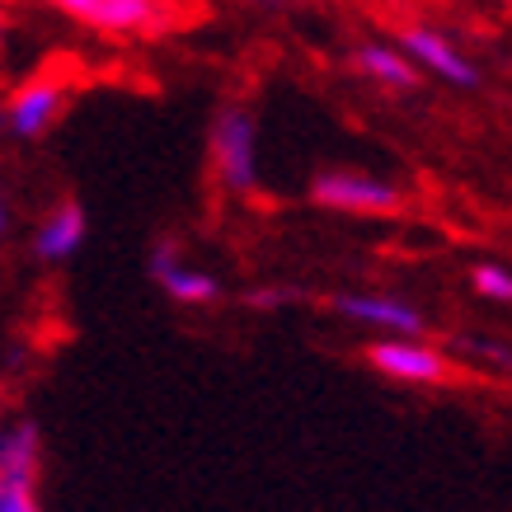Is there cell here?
<instances>
[{
    "instance_id": "e0dca14e",
    "label": "cell",
    "mask_w": 512,
    "mask_h": 512,
    "mask_svg": "<svg viewBox=\"0 0 512 512\" xmlns=\"http://www.w3.org/2000/svg\"><path fill=\"white\" fill-rule=\"evenodd\" d=\"M503 5H512V0H503Z\"/></svg>"
},
{
    "instance_id": "3957f363",
    "label": "cell",
    "mask_w": 512,
    "mask_h": 512,
    "mask_svg": "<svg viewBox=\"0 0 512 512\" xmlns=\"http://www.w3.org/2000/svg\"><path fill=\"white\" fill-rule=\"evenodd\" d=\"M66 104H71V80L62 71H33L5 94L0 104V118H5V132L19 141H38L47 137L52 127L62 123Z\"/></svg>"
},
{
    "instance_id": "2e32d148",
    "label": "cell",
    "mask_w": 512,
    "mask_h": 512,
    "mask_svg": "<svg viewBox=\"0 0 512 512\" xmlns=\"http://www.w3.org/2000/svg\"><path fill=\"white\" fill-rule=\"evenodd\" d=\"M503 362H508V372H512V353H508V357H503Z\"/></svg>"
},
{
    "instance_id": "ba28073f",
    "label": "cell",
    "mask_w": 512,
    "mask_h": 512,
    "mask_svg": "<svg viewBox=\"0 0 512 512\" xmlns=\"http://www.w3.org/2000/svg\"><path fill=\"white\" fill-rule=\"evenodd\" d=\"M52 5L109 38H146L165 24V0H52Z\"/></svg>"
},
{
    "instance_id": "9c48e42d",
    "label": "cell",
    "mask_w": 512,
    "mask_h": 512,
    "mask_svg": "<svg viewBox=\"0 0 512 512\" xmlns=\"http://www.w3.org/2000/svg\"><path fill=\"white\" fill-rule=\"evenodd\" d=\"M151 278L174 306H217L221 301V278L207 273L202 264H193L174 240H160L151 249Z\"/></svg>"
},
{
    "instance_id": "30bf717a",
    "label": "cell",
    "mask_w": 512,
    "mask_h": 512,
    "mask_svg": "<svg viewBox=\"0 0 512 512\" xmlns=\"http://www.w3.org/2000/svg\"><path fill=\"white\" fill-rule=\"evenodd\" d=\"M85 235H90L85 207H80L76 198H62V202H52L43 217L33 221L29 249H33V259H38V264H66V259H76L80 254Z\"/></svg>"
},
{
    "instance_id": "277c9868",
    "label": "cell",
    "mask_w": 512,
    "mask_h": 512,
    "mask_svg": "<svg viewBox=\"0 0 512 512\" xmlns=\"http://www.w3.org/2000/svg\"><path fill=\"white\" fill-rule=\"evenodd\" d=\"M311 198L343 217H395L404 207V193L381 174L367 170H325L311 179Z\"/></svg>"
},
{
    "instance_id": "9a60e30c",
    "label": "cell",
    "mask_w": 512,
    "mask_h": 512,
    "mask_svg": "<svg viewBox=\"0 0 512 512\" xmlns=\"http://www.w3.org/2000/svg\"><path fill=\"white\" fill-rule=\"evenodd\" d=\"M5 29H10V24H5V10H0V43H5Z\"/></svg>"
},
{
    "instance_id": "8992f818",
    "label": "cell",
    "mask_w": 512,
    "mask_h": 512,
    "mask_svg": "<svg viewBox=\"0 0 512 512\" xmlns=\"http://www.w3.org/2000/svg\"><path fill=\"white\" fill-rule=\"evenodd\" d=\"M334 311L357 329H372L381 339H419L428 320L414 301H404L395 292H339L334 296Z\"/></svg>"
},
{
    "instance_id": "8fae6325",
    "label": "cell",
    "mask_w": 512,
    "mask_h": 512,
    "mask_svg": "<svg viewBox=\"0 0 512 512\" xmlns=\"http://www.w3.org/2000/svg\"><path fill=\"white\" fill-rule=\"evenodd\" d=\"M353 66L357 76H367L372 85H386V90H414L419 85V66L395 43H362L353 52Z\"/></svg>"
},
{
    "instance_id": "6da1fadb",
    "label": "cell",
    "mask_w": 512,
    "mask_h": 512,
    "mask_svg": "<svg viewBox=\"0 0 512 512\" xmlns=\"http://www.w3.org/2000/svg\"><path fill=\"white\" fill-rule=\"evenodd\" d=\"M207 165L221 193L249 198L259 188V118L249 104H221L207 132Z\"/></svg>"
},
{
    "instance_id": "7c38bea8",
    "label": "cell",
    "mask_w": 512,
    "mask_h": 512,
    "mask_svg": "<svg viewBox=\"0 0 512 512\" xmlns=\"http://www.w3.org/2000/svg\"><path fill=\"white\" fill-rule=\"evenodd\" d=\"M470 287H475L480 301L512 306V268L508 264H475L470 268Z\"/></svg>"
},
{
    "instance_id": "5bb4252c",
    "label": "cell",
    "mask_w": 512,
    "mask_h": 512,
    "mask_svg": "<svg viewBox=\"0 0 512 512\" xmlns=\"http://www.w3.org/2000/svg\"><path fill=\"white\" fill-rule=\"evenodd\" d=\"M5 404H10V381H5V367H0V423L10 419V409H5Z\"/></svg>"
},
{
    "instance_id": "5b68a950",
    "label": "cell",
    "mask_w": 512,
    "mask_h": 512,
    "mask_svg": "<svg viewBox=\"0 0 512 512\" xmlns=\"http://www.w3.org/2000/svg\"><path fill=\"white\" fill-rule=\"evenodd\" d=\"M367 367L400 386H447L451 357L428 339H376L367 348Z\"/></svg>"
},
{
    "instance_id": "4fadbf2b",
    "label": "cell",
    "mask_w": 512,
    "mask_h": 512,
    "mask_svg": "<svg viewBox=\"0 0 512 512\" xmlns=\"http://www.w3.org/2000/svg\"><path fill=\"white\" fill-rule=\"evenodd\" d=\"M10 231V193H5V184H0V235Z\"/></svg>"
},
{
    "instance_id": "7a4b0ae2",
    "label": "cell",
    "mask_w": 512,
    "mask_h": 512,
    "mask_svg": "<svg viewBox=\"0 0 512 512\" xmlns=\"http://www.w3.org/2000/svg\"><path fill=\"white\" fill-rule=\"evenodd\" d=\"M0 512H43V433L33 419L0 423Z\"/></svg>"
},
{
    "instance_id": "52a82bcc",
    "label": "cell",
    "mask_w": 512,
    "mask_h": 512,
    "mask_svg": "<svg viewBox=\"0 0 512 512\" xmlns=\"http://www.w3.org/2000/svg\"><path fill=\"white\" fill-rule=\"evenodd\" d=\"M400 52L419 66V76L428 71V76H437L442 85H456V90L480 85V66L451 43V33L433 29V24H404L400 29Z\"/></svg>"
}]
</instances>
